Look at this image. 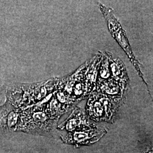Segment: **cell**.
Segmentation results:
<instances>
[{
  "mask_svg": "<svg viewBox=\"0 0 153 153\" xmlns=\"http://www.w3.org/2000/svg\"><path fill=\"white\" fill-rule=\"evenodd\" d=\"M95 94L103 107L106 122H111L114 120L115 116L122 103L116 102L112 99L101 93L95 92Z\"/></svg>",
  "mask_w": 153,
  "mask_h": 153,
  "instance_id": "obj_8",
  "label": "cell"
},
{
  "mask_svg": "<svg viewBox=\"0 0 153 153\" xmlns=\"http://www.w3.org/2000/svg\"><path fill=\"white\" fill-rule=\"evenodd\" d=\"M109 62L111 78L115 81L128 86L129 79L126 66L120 59L107 51H104Z\"/></svg>",
  "mask_w": 153,
  "mask_h": 153,
  "instance_id": "obj_4",
  "label": "cell"
},
{
  "mask_svg": "<svg viewBox=\"0 0 153 153\" xmlns=\"http://www.w3.org/2000/svg\"><path fill=\"white\" fill-rule=\"evenodd\" d=\"M57 128L68 133L76 131H84L98 128L95 123L88 117L84 111L76 106L71 114Z\"/></svg>",
  "mask_w": 153,
  "mask_h": 153,
  "instance_id": "obj_1",
  "label": "cell"
},
{
  "mask_svg": "<svg viewBox=\"0 0 153 153\" xmlns=\"http://www.w3.org/2000/svg\"><path fill=\"white\" fill-rule=\"evenodd\" d=\"M106 133L105 128H97L88 131L68 133L65 136H61V138L65 143L81 146L91 145L98 142Z\"/></svg>",
  "mask_w": 153,
  "mask_h": 153,
  "instance_id": "obj_2",
  "label": "cell"
},
{
  "mask_svg": "<svg viewBox=\"0 0 153 153\" xmlns=\"http://www.w3.org/2000/svg\"><path fill=\"white\" fill-rule=\"evenodd\" d=\"M128 86L115 81L112 79L97 80L96 92L101 93L116 102L123 103Z\"/></svg>",
  "mask_w": 153,
  "mask_h": 153,
  "instance_id": "obj_3",
  "label": "cell"
},
{
  "mask_svg": "<svg viewBox=\"0 0 153 153\" xmlns=\"http://www.w3.org/2000/svg\"><path fill=\"white\" fill-rule=\"evenodd\" d=\"M86 114L91 120L97 122L106 121L104 109L95 93L88 97L86 105Z\"/></svg>",
  "mask_w": 153,
  "mask_h": 153,
  "instance_id": "obj_7",
  "label": "cell"
},
{
  "mask_svg": "<svg viewBox=\"0 0 153 153\" xmlns=\"http://www.w3.org/2000/svg\"><path fill=\"white\" fill-rule=\"evenodd\" d=\"M89 62L90 60L88 61L76 71V78L71 95V98L75 103L88 97L85 79V71Z\"/></svg>",
  "mask_w": 153,
  "mask_h": 153,
  "instance_id": "obj_6",
  "label": "cell"
},
{
  "mask_svg": "<svg viewBox=\"0 0 153 153\" xmlns=\"http://www.w3.org/2000/svg\"><path fill=\"white\" fill-rule=\"evenodd\" d=\"M102 55V59L99 68L97 80H108L112 79L109 69V62L104 52H100Z\"/></svg>",
  "mask_w": 153,
  "mask_h": 153,
  "instance_id": "obj_9",
  "label": "cell"
},
{
  "mask_svg": "<svg viewBox=\"0 0 153 153\" xmlns=\"http://www.w3.org/2000/svg\"><path fill=\"white\" fill-rule=\"evenodd\" d=\"M102 59V55L100 53L93 57V59L90 60L89 64L85 71V79L88 97L90 95L96 92L99 68Z\"/></svg>",
  "mask_w": 153,
  "mask_h": 153,
  "instance_id": "obj_5",
  "label": "cell"
}]
</instances>
